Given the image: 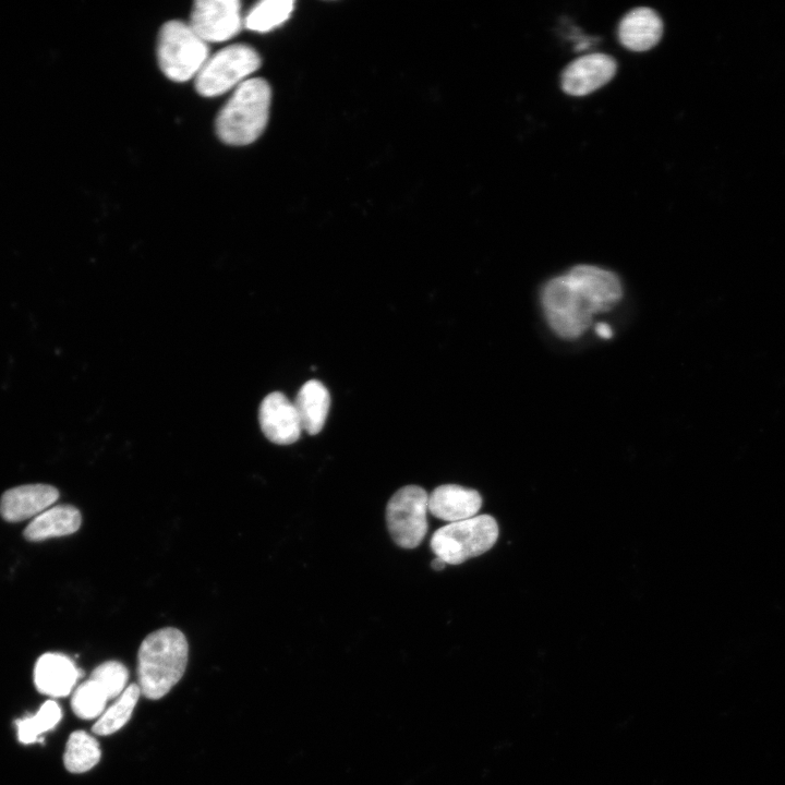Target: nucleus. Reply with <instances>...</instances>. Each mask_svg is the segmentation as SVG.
Here are the masks:
<instances>
[{
	"instance_id": "nucleus-3",
	"label": "nucleus",
	"mask_w": 785,
	"mask_h": 785,
	"mask_svg": "<svg viewBox=\"0 0 785 785\" xmlns=\"http://www.w3.org/2000/svg\"><path fill=\"white\" fill-rule=\"evenodd\" d=\"M498 539V526L490 515L450 522L434 532L431 548L446 564L459 565L491 550Z\"/></svg>"
},
{
	"instance_id": "nucleus-10",
	"label": "nucleus",
	"mask_w": 785,
	"mask_h": 785,
	"mask_svg": "<svg viewBox=\"0 0 785 785\" xmlns=\"http://www.w3.org/2000/svg\"><path fill=\"white\" fill-rule=\"evenodd\" d=\"M616 61L604 53H590L569 63L561 74L563 89L573 96H583L602 87L616 73Z\"/></svg>"
},
{
	"instance_id": "nucleus-18",
	"label": "nucleus",
	"mask_w": 785,
	"mask_h": 785,
	"mask_svg": "<svg viewBox=\"0 0 785 785\" xmlns=\"http://www.w3.org/2000/svg\"><path fill=\"white\" fill-rule=\"evenodd\" d=\"M100 754L99 744L92 735L75 730L68 738L63 763L71 773H84L99 762Z\"/></svg>"
},
{
	"instance_id": "nucleus-8",
	"label": "nucleus",
	"mask_w": 785,
	"mask_h": 785,
	"mask_svg": "<svg viewBox=\"0 0 785 785\" xmlns=\"http://www.w3.org/2000/svg\"><path fill=\"white\" fill-rule=\"evenodd\" d=\"M190 26L205 43L232 38L242 27L238 0H198L194 3Z\"/></svg>"
},
{
	"instance_id": "nucleus-1",
	"label": "nucleus",
	"mask_w": 785,
	"mask_h": 785,
	"mask_svg": "<svg viewBox=\"0 0 785 785\" xmlns=\"http://www.w3.org/2000/svg\"><path fill=\"white\" fill-rule=\"evenodd\" d=\"M189 643L178 628L165 627L147 635L137 652L141 693L152 700L166 696L183 676Z\"/></svg>"
},
{
	"instance_id": "nucleus-16",
	"label": "nucleus",
	"mask_w": 785,
	"mask_h": 785,
	"mask_svg": "<svg viewBox=\"0 0 785 785\" xmlns=\"http://www.w3.org/2000/svg\"><path fill=\"white\" fill-rule=\"evenodd\" d=\"M82 523V515L72 505L49 507L36 516L24 530L28 541H43L64 536L76 532Z\"/></svg>"
},
{
	"instance_id": "nucleus-25",
	"label": "nucleus",
	"mask_w": 785,
	"mask_h": 785,
	"mask_svg": "<svg viewBox=\"0 0 785 785\" xmlns=\"http://www.w3.org/2000/svg\"><path fill=\"white\" fill-rule=\"evenodd\" d=\"M446 565L447 564L439 557H435L431 564L432 568L437 571L443 570Z\"/></svg>"
},
{
	"instance_id": "nucleus-14",
	"label": "nucleus",
	"mask_w": 785,
	"mask_h": 785,
	"mask_svg": "<svg viewBox=\"0 0 785 785\" xmlns=\"http://www.w3.org/2000/svg\"><path fill=\"white\" fill-rule=\"evenodd\" d=\"M587 295L597 312L608 311L621 297L618 277L591 265H578L567 275Z\"/></svg>"
},
{
	"instance_id": "nucleus-22",
	"label": "nucleus",
	"mask_w": 785,
	"mask_h": 785,
	"mask_svg": "<svg viewBox=\"0 0 785 785\" xmlns=\"http://www.w3.org/2000/svg\"><path fill=\"white\" fill-rule=\"evenodd\" d=\"M107 701L108 698L99 685L88 678L74 690L71 706L76 716L90 720L102 714Z\"/></svg>"
},
{
	"instance_id": "nucleus-13",
	"label": "nucleus",
	"mask_w": 785,
	"mask_h": 785,
	"mask_svg": "<svg viewBox=\"0 0 785 785\" xmlns=\"http://www.w3.org/2000/svg\"><path fill=\"white\" fill-rule=\"evenodd\" d=\"M78 677V668L70 657L61 653L43 654L34 668V684L37 690L50 698L70 695Z\"/></svg>"
},
{
	"instance_id": "nucleus-15",
	"label": "nucleus",
	"mask_w": 785,
	"mask_h": 785,
	"mask_svg": "<svg viewBox=\"0 0 785 785\" xmlns=\"http://www.w3.org/2000/svg\"><path fill=\"white\" fill-rule=\"evenodd\" d=\"M663 34V23L650 8H636L619 22L618 38L632 51H645L655 46Z\"/></svg>"
},
{
	"instance_id": "nucleus-12",
	"label": "nucleus",
	"mask_w": 785,
	"mask_h": 785,
	"mask_svg": "<svg viewBox=\"0 0 785 785\" xmlns=\"http://www.w3.org/2000/svg\"><path fill=\"white\" fill-rule=\"evenodd\" d=\"M427 506L431 515L450 523L476 516L482 506V497L475 490L444 484L428 495Z\"/></svg>"
},
{
	"instance_id": "nucleus-5",
	"label": "nucleus",
	"mask_w": 785,
	"mask_h": 785,
	"mask_svg": "<svg viewBox=\"0 0 785 785\" xmlns=\"http://www.w3.org/2000/svg\"><path fill=\"white\" fill-rule=\"evenodd\" d=\"M158 63L172 81L184 82L195 77L208 56V46L190 26L169 21L160 28L157 46Z\"/></svg>"
},
{
	"instance_id": "nucleus-7",
	"label": "nucleus",
	"mask_w": 785,
	"mask_h": 785,
	"mask_svg": "<svg viewBox=\"0 0 785 785\" xmlns=\"http://www.w3.org/2000/svg\"><path fill=\"white\" fill-rule=\"evenodd\" d=\"M428 495L418 485L399 488L386 506V522L394 542L406 550L418 547L427 532Z\"/></svg>"
},
{
	"instance_id": "nucleus-23",
	"label": "nucleus",
	"mask_w": 785,
	"mask_h": 785,
	"mask_svg": "<svg viewBox=\"0 0 785 785\" xmlns=\"http://www.w3.org/2000/svg\"><path fill=\"white\" fill-rule=\"evenodd\" d=\"M89 678L99 685L108 700L117 699L126 688L129 672L121 662L107 661L94 668Z\"/></svg>"
},
{
	"instance_id": "nucleus-19",
	"label": "nucleus",
	"mask_w": 785,
	"mask_h": 785,
	"mask_svg": "<svg viewBox=\"0 0 785 785\" xmlns=\"http://www.w3.org/2000/svg\"><path fill=\"white\" fill-rule=\"evenodd\" d=\"M141 695L137 684L129 685L113 704L97 718L92 732L96 735L107 736L119 730L130 720Z\"/></svg>"
},
{
	"instance_id": "nucleus-20",
	"label": "nucleus",
	"mask_w": 785,
	"mask_h": 785,
	"mask_svg": "<svg viewBox=\"0 0 785 785\" xmlns=\"http://www.w3.org/2000/svg\"><path fill=\"white\" fill-rule=\"evenodd\" d=\"M62 717L60 705L55 700L45 701L38 711L16 721L17 739L23 745L37 742L41 735L53 729Z\"/></svg>"
},
{
	"instance_id": "nucleus-9",
	"label": "nucleus",
	"mask_w": 785,
	"mask_h": 785,
	"mask_svg": "<svg viewBox=\"0 0 785 785\" xmlns=\"http://www.w3.org/2000/svg\"><path fill=\"white\" fill-rule=\"evenodd\" d=\"M258 420L264 435L277 445L295 443L303 431L293 401L279 391L263 399Z\"/></svg>"
},
{
	"instance_id": "nucleus-17",
	"label": "nucleus",
	"mask_w": 785,
	"mask_h": 785,
	"mask_svg": "<svg viewBox=\"0 0 785 785\" xmlns=\"http://www.w3.org/2000/svg\"><path fill=\"white\" fill-rule=\"evenodd\" d=\"M302 430L310 435L319 433L325 424L330 396L319 381L312 379L303 384L293 401Z\"/></svg>"
},
{
	"instance_id": "nucleus-11",
	"label": "nucleus",
	"mask_w": 785,
	"mask_h": 785,
	"mask_svg": "<svg viewBox=\"0 0 785 785\" xmlns=\"http://www.w3.org/2000/svg\"><path fill=\"white\" fill-rule=\"evenodd\" d=\"M58 490L48 484H25L10 488L0 499V515L10 522L36 517L58 499Z\"/></svg>"
},
{
	"instance_id": "nucleus-6",
	"label": "nucleus",
	"mask_w": 785,
	"mask_h": 785,
	"mask_svg": "<svg viewBox=\"0 0 785 785\" xmlns=\"http://www.w3.org/2000/svg\"><path fill=\"white\" fill-rule=\"evenodd\" d=\"M261 65V57L243 44L227 46L210 56L195 76V88L205 97H214L239 86Z\"/></svg>"
},
{
	"instance_id": "nucleus-21",
	"label": "nucleus",
	"mask_w": 785,
	"mask_h": 785,
	"mask_svg": "<svg viewBox=\"0 0 785 785\" xmlns=\"http://www.w3.org/2000/svg\"><path fill=\"white\" fill-rule=\"evenodd\" d=\"M292 0H264L251 8L245 16L244 25L255 32H268L285 23L292 10Z\"/></svg>"
},
{
	"instance_id": "nucleus-4",
	"label": "nucleus",
	"mask_w": 785,
	"mask_h": 785,
	"mask_svg": "<svg viewBox=\"0 0 785 785\" xmlns=\"http://www.w3.org/2000/svg\"><path fill=\"white\" fill-rule=\"evenodd\" d=\"M542 304L550 327L565 339L579 337L591 325L592 316L599 313L567 275L545 285Z\"/></svg>"
},
{
	"instance_id": "nucleus-2",
	"label": "nucleus",
	"mask_w": 785,
	"mask_h": 785,
	"mask_svg": "<svg viewBox=\"0 0 785 785\" xmlns=\"http://www.w3.org/2000/svg\"><path fill=\"white\" fill-rule=\"evenodd\" d=\"M270 99V86L265 80L254 77L241 83L217 116L219 138L238 146L254 142L267 124Z\"/></svg>"
},
{
	"instance_id": "nucleus-24",
	"label": "nucleus",
	"mask_w": 785,
	"mask_h": 785,
	"mask_svg": "<svg viewBox=\"0 0 785 785\" xmlns=\"http://www.w3.org/2000/svg\"><path fill=\"white\" fill-rule=\"evenodd\" d=\"M595 331L600 337H602L604 339H608L612 336L611 327L604 323L597 324L595 327Z\"/></svg>"
}]
</instances>
